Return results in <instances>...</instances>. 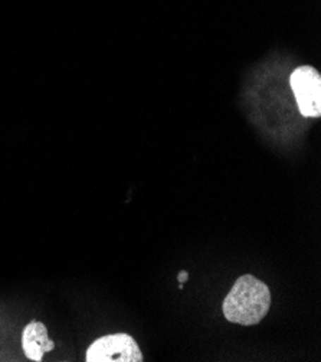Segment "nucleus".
Segmentation results:
<instances>
[{
    "label": "nucleus",
    "mask_w": 321,
    "mask_h": 362,
    "mask_svg": "<svg viewBox=\"0 0 321 362\" xmlns=\"http://www.w3.org/2000/svg\"><path fill=\"white\" fill-rule=\"evenodd\" d=\"M87 362H141L143 352L128 334H114L94 341L85 354Z\"/></svg>",
    "instance_id": "nucleus-2"
},
{
    "label": "nucleus",
    "mask_w": 321,
    "mask_h": 362,
    "mask_svg": "<svg viewBox=\"0 0 321 362\" xmlns=\"http://www.w3.org/2000/svg\"><path fill=\"white\" fill-rule=\"evenodd\" d=\"M22 348L30 361L41 362L44 355L55 348V344L48 338L45 325L33 320L26 325L22 332Z\"/></svg>",
    "instance_id": "nucleus-4"
},
{
    "label": "nucleus",
    "mask_w": 321,
    "mask_h": 362,
    "mask_svg": "<svg viewBox=\"0 0 321 362\" xmlns=\"http://www.w3.org/2000/svg\"><path fill=\"white\" fill-rule=\"evenodd\" d=\"M271 306V292L268 286L255 276H241L224 300V316L243 327L260 323Z\"/></svg>",
    "instance_id": "nucleus-1"
},
{
    "label": "nucleus",
    "mask_w": 321,
    "mask_h": 362,
    "mask_svg": "<svg viewBox=\"0 0 321 362\" xmlns=\"http://www.w3.org/2000/svg\"><path fill=\"white\" fill-rule=\"evenodd\" d=\"M298 110L304 117H320L321 115V77L320 72L308 65L298 66L290 77Z\"/></svg>",
    "instance_id": "nucleus-3"
},
{
    "label": "nucleus",
    "mask_w": 321,
    "mask_h": 362,
    "mask_svg": "<svg viewBox=\"0 0 321 362\" xmlns=\"http://www.w3.org/2000/svg\"><path fill=\"white\" fill-rule=\"evenodd\" d=\"M188 277H189V273H188L186 270H182V272L179 273V276H177V279H179V283L188 281Z\"/></svg>",
    "instance_id": "nucleus-5"
}]
</instances>
